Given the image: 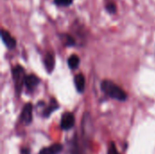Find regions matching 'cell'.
<instances>
[{
    "instance_id": "obj_2",
    "label": "cell",
    "mask_w": 155,
    "mask_h": 154,
    "mask_svg": "<svg viewBox=\"0 0 155 154\" xmlns=\"http://www.w3.org/2000/svg\"><path fill=\"white\" fill-rule=\"evenodd\" d=\"M12 76H13V80H14V84H15V92L17 94H20V93L22 91V87H23V85H25V77H26L25 69L20 65H16V66L13 67Z\"/></svg>"
},
{
    "instance_id": "obj_15",
    "label": "cell",
    "mask_w": 155,
    "mask_h": 154,
    "mask_svg": "<svg viewBox=\"0 0 155 154\" xmlns=\"http://www.w3.org/2000/svg\"><path fill=\"white\" fill-rule=\"evenodd\" d=\"M106 9H107V11H108L110 14H114L115 11H116V6H115L114 4L109 3V4L106 5Z\"/></svg>"
},
{
    "instance_id": "obj_10",
    "label": "cell",
    "mask_w": 155,
    "mask_h": 154,
    "mask_svg": "<svg viewBox=\"0 0 155 154\" xmlns=\"http://www.w3.org/2000/svg\"><path fill=\"white\" fill-rule=\"evenodd\" d=\"M74 84L79 93H83L85 88V78L84 74H78L74 76Z\"/></svg>"
},
{
    "instance_id": "obj_6",
    "label": "cell",
    "mask_w": 155,
    "mask_h": 154,
    "mask_svg": "<svg viewBox=\"0 0 155 154\" xmlns=\"http://www.w3.org/2000/svg\"><path fill=\"white\" fill-rule=\"evenodd\" d=\"M64 146L61 143H54L51 146L42 148L38 154H60L63 152Z\"/></svg>"
},
{
    "instance_id": "obj_7",
    "label": "cell",
    "mask_w": 155,
    "mask_h": 154,
    "mask_svg": "<svg viewBox=\"0 0 155 154\" xmlns=\"http://www.w3.org/2000/svg\"><path fill=\"white\" fill-rule=\"evenodd\" d=\"M44 64H45V70L49 74L53 72V70L54 68V64H55V58H54V54L52 52H49L45 55Z\"/></svg>"
},
{
    "instance_id": "obj_8",
    "label": "cell",
    "mask_w": 155,
    "mask_h": 154,
    "mask_svg": "<svg viewBox=\"0 0 155 154\" xmlns=\"http://www.w3.org/2000/svg\"><path fill=\"white\" fill-rule=\"evenodd\" d=\"M38 84H39V78L37 76H35V74L26 75L25 81V86L27 88L28 91L30 92L34 91V89L38 85Z\"/></svg>"
},
{
    "instance_id": "obj_12",
    "label": "cell",
    "mask_w": 155,
    "mask_h": 154,
    "mask_svg": "<svg viewBox=\"0 0 155 154\" xmlns=\"http://www.w3.org/2000/svg\"><path fill=\"white\" fill-rule=\"evenodd\" d=\"M67 63H68V66L71 69H76L80 64V58L76 54H72L69 56Z\"/></svg>"
},
{
    "instance_id": "obj_16",
    "label": "cell",
    "mask_w": 155,
    "mask_h": 154,
    "mask_svg": "<svg viewBox=\"0 0 155 154\" xmlns=\"http://www.w3.org/2000/svg\"><path fill=\"white\" fill-rule=\"evenodd\" d=\"M30 149L28 148H22L21 149V154H30Z\"/></svg>"
},
{
    "instance_id": "obj_14",
    "label": "cell",
    "mask_w": 155,
    "mask_h": 154,
    "mask_svg": "<svg viewBox=\"0 0 155 154\" xmlns=\"http://www.w3.org/2000/svg\"><path fill=\"white\" fill-rule=\"evenodd\" d=\"M74 0H54L55 4L60 6H68L73 3Z\"/></svg>"
},
{
    "instance_id": "obj_5",
    "label": "cell",
    "mask_w": 155,
    "mask_h": 154,
    "mask_svg": "<svg viewBox=\"0 0 155 154\" xmlns=\"http://www.w3.org/2000/svg\"><path fill=\"white\" fill-rule=\"evenodd\" d=\"M1 37H2V40H3L4 44H5V46L8 49H14L15 47L16 41L10 34V33L8 31H6L5 29H2L1 30Z\"/></svg>"
},
{
    "instance_id": "obj_13",
    "label": "cell",
    "mask_w": 155,
    "mask_h": 154,
    "mask_svg": "<svg viewBox=\"0 0 155 154\" xmlns=\"http://www.w3.org/2000/svg\"><path fill=\"white\" fill-rule=\"evenodd\" d=\"M107 154H121L119 152V151L117 150V147L114 142L110 143L108 150H107Z\"/></svg>"
},
{
    "instance_id": "obj_1",
    "label": "cell",
    "mask_w": 155,
    "mask_h": 154,
    "mask_svg": "<svg viewBox=\"0 0 155 154\" xmlns=\"http://www.w3.org/2000/svg\"><path fill=\"white\" fill-rule=\"evenodd\" d=\"M102 91L110 98L120 102H124L127 99V93L116 84L110 80H104L101 84Z\"/></svg>"
},
{
    "instance_id": "obj_11",
    "label": "cell",
    "mask_w": 155,
    "mask_h": 154,
    "mask_svg": "<svg viewBox=\"0 0 155 154\" xmlns=\"http://www.w3.org/2000/svg\"><path fill=\"white\" fill-rule=\"evenodd\" d=\"M61 40L63 44L66 46H74L75 44V40L74 37L68 34H61Z\"/></svg>"
},
{
    "instance_id": "obj_4",
    "label": "cell",
    "mask_w": 155,
    "mask_h": 154,
    "mask_svg": "<svg viewBox=\"0 0 155 154\" xmlns=\"http://www.w3.org/2000/svg\"><path fill=\"white\" fill-rule=\"evenodd\" d=\"M74 123H75L74 115L70 112H66L63 113L61 118V123H60L61 129L64 131H69L74 126Z\"/></svg>"
},
{
    "instance_id": "obj_9",
    "label": "cell",
    "mask_w": 155,
    "mask_h": 154,
    "mask_svg": "<svg viewBox=\"0 0 155 154\" xmlns=\"http://www.w3.org/2000/svg\"><path fill=\"white\" fill-rule=\"evenodd\" d=\"M58 108H59V105H58L56 100L54 99V98H52L51 101H50V103L43 110V113H43V116L45 117V118L49 117V116H50L55 110H57Z\"/></svg>"
},
{
    "instance_id": "obj_3",
    "label": "cell",
    "mask_w": 155,
    "mask_h": 154,
    "mask_svg": "<svg viewBox=\"0 0 155 154\" xmlns=\"http://www.w3.org/2000/svg\"><path fill=\"white\" fill-rule=\"evenodd\" d=\"M20 121L25 125H29L33 121V104L31 103H26L20 114Z\"/></svg>"
}]
</instances>
